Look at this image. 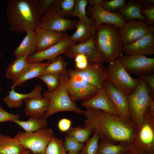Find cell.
I'll return each instance as SVG.
<instances>
[{
  "label": "cell",
  "instance_id": "f35d334b",
  "mask_svg": "<svg viewBox=\"0 0 154 154\" xmlns=\"http://www.w3.org/2000/svg\"><path fill=\"white\" fill-rule=\"evenodd\" d=\"M125 0H104L101 6L105 10L110 12L117 13L126 5Z\"/></svg>",
  "mask_w": 154,
  "mask_h": 154
},
{
  "label": "cell",
  "instance_id": "f6af8a7d",
  "mask_svg": "<svg viewBox=\"0 0 154 154\" xmlns=\"http://www.w3.org/2000/svg\"><path fill=\"white\" fill-rule=\"evenodd\" d=\"M71 124V121L70 120L64 118L59 121L58 123V127L61 132H66L70 128Z\"/></svg>",
  "mask_w": 154,
  "mask_h": 154
},
{
  "label": "cell",
  "instance_id": "7bdbcfd3",
  "mask_svg": "<svg viewBox=\"0 0 154 154\" xmlns=\"http://www.w3.org/2000/svg\"><path fill=\"white\" fill-rule=\"evenodd\" d=\"M74 58L75 66L76 69H84L88 66L89 64L86 57L83 54L78 55Z\"/></svg>",
  "mask_w": 154,
  "mask_h": 154
},
{
  "label": "cell",
  "instance_id": "f546056e",
  "mask_svg": "<svg viewBox=\"0 0 154 154\" xmlns=\"http://www.w3.org/2000/svg\"><path fill=\"white\" fill-rule=\"evenodd\" d=\"M17 124L25 131L33 132L40 129L47 127L48 122L46 119L43 117H30L27 121L15 120L13 122Z\"/></svg>",
  "mask_w": 154,
  "mask_h": 154
},
{
  "label": "cell",
  "instance_id": "8d00e7d4",
  "mask_svg": "<svg viewBox=\"0 0 154 154\" xmlns=\"http://www.w3.org/2000/svg\"><path fill=\"white\" fill-rule=\"evenodd\" d=\"M64 146L66 151L73 154H79L84 146L73 137L65 134Z\"/></svg>",
  "mask_w": 154,
  "mask_h": 154
},
{
  "label": "cell",
  "instance_id": "83f0119b",
  "mask_svg": "<svg viewBox=\"0 0 154 154\" xmlns=\"http://www.w3.org/2000/svg\"><path fill=\"white\" fill-rule=\"evenodd\" d=\"M27 57L24 56L16 58L9 65L5 71V76L7 79L13 81L25 70L29 65L27 62Z\"/></svg>",
  "mask_w": 154,
  "mask_h": 154
},
{
  "label": "cell",
  "instance_id": "8992f818",
  "mask_svg": "<svg viewBox=\"0 0 154 154\" xmlns=\"http://www.w3.org/2000/svg\"><path fill=\"white\" fill-rule=\"evenodd\" d=\"M127 96L131 119L137 126L152 98L150 95L149 88L145 81L139 78L135 90Z\"/></svg>",
  "mask_w": 154,
  "mask_h": 154
},
{
  "label": "cell",
  "instance_id": "9c48e42d",
  "mask_svg": "<svg viewBox=\"0 0 154 154\" xmlns=\"http://www.w3.org/2000/svg\"><path fill=\"white\" fill-rule=\"evenodd\" d=\"M107 68L109 81L116 87L127 94L132 93L135 90L139 78L132 77L118 59L108 63Z\"/></svg>",
  "mask_w": 154,
  "mask_h": 154
},
{
  "label": "cell",
  "instance_id": "1f68e13d",
  "mask_svg": "<svg viewBox=\"0 0 154 154\" xmlns=\"http://www.w3.org/2000/svg\"><path fill=\"white\" fill-rule=\"evenodd\" d=\"M88 4L86 0H76L74 8L69 15L76 17L79 20L86 23H94V21L87 15L86 7Z\"/></svg>",
  "mask_w": 154,
  "mask_h": 154
},
{
  "label": "cell",
  "instance_id": "7402d4cb",
  "mask_svg": "<svg viewBox=\"0 0 154 154\" xmlns=\"http://www.w3.org/2000/svg\"><path fill=\"white\" fill-rule=\"evenodd\" d=\"M9 92V94L5 97L3 100L7 106L9 108H18L23 104V101L29 98H42L41 86L36 85L34 89L27 94L19 93L15 92L14 88H12Z\"/></svg>",
  "mask_w": 154,
  "mask_h": 154
},
{
  "label": "cell",
  "instance_id": "ba28073f",
  "mask_svg": "<svg viewBox=\"0 0 154 154\" xmlns=\"http://www.w3.org/2000/svg\"><path fill=\"white\" fill-rule=\"evenodd\" d=\"M54 135L51 128L46 127L33 132L20 131L14 137L33 154H44L46 147Z\"/></svg>",
  "mask_w": 154,
  "mask_h": 154
},
{
  "label": "cell",
  "instance_id": "5bb4252c",
  "mask_svg": "<svg viewBox=\"0 0 154 154\" xmlns=\"http://www.w3.org/2000/svg\"><path fill=\"white\" fill-rule=\"evenodd\" d=\"M75 43L71 40L68 34L63 33L62 38L58 42L45 50L27 57V62L30 63L47 60L51 62L60 54H64L70 46Z\"/></svg>",
  "mask_w": 154,
  "mask_h": 154
},
{
  "label": "cell",
  "instance_id": "2e32d148",
  "mask_svg": "<svg viewBox=\"0 0 154 154\" xmlns=\"http://www.w3.org/2000/svg\"><path fill=\"white\" fill-rule=\"evenodd\" d=\"M104 88L118 116L131 119L127 94L117 88L110 81L106 84Z\"/></svg>",
  "mask_w": 154,
  "mask_h": 154
},
{
  "label": "cell",
  "instance_id": "8fae6325",
  "mask_svg": "<svg viewBox=\"0 0 154 154\" xmlns=\"http://www.w3.org/2000/svg\"><path fill=\"white\" fill-rule=\"evenodd\" d=\"M77 22L76 21L63 17L52 5L41 16L38 28L62 33L76 28Z\"/></svg>",
  "mask_w": 154,
  "mask_h": 154
},
{
  "label": "cell",
  "instance_id": "4fadbf2b",
  "mask_svg": "<svg viewBox=\"0 0 154 154\" xmlns=\"http://www.w3.org/2000/svg\"><path fill=\"white\" fill-rule=\"evenodd\" d=\"M122 52L126 55L151 56L154 54V27L149 26L147 33L135 41L123 44Z\"/></svg>",
  "mask_w": 154,
  "mask_h": 154
},
{
  "label": "cell",
  "instance_id": "b9f144b4",
  "mask_svg": "<svg viewBox=\"0 0 154 154\" xmlns=\"http://www.w3.org/2000/svg\"><path fill=\"white\" fill-rule=\"evenodd\" d=\"M141 14L146 17L149 26H153L154 23V6L143 8L141 10Z\"/></svg>",
  "mask_w": 154,
  "mask_h": 154
},
{
  "label": "cell",
  "instance_id": "f1b7e54d",
  "mask_svg": "<svg viewBox=\"0 0 154 154\" xmlns=\"http://www.w3.org/2000/svg\"><path fill=\"white\" fill-rule=\"evenodd\" d=\"M131 144H114L102 140L98 144L97 154H123L131 147Z\"/></svg>",
  "mask_w": 154,
  "mask_h": 154
},
{
  "label": "cell",
  "instance_id": "d6986e66",
  "mask_svg": "<svg viewBox=\"0 0 154 154\" xmlns=\"http://www.w3.org/2000/svg\"><path fill=\"white\" fill-rule=\"evenodd\" d=\"M36 39V53L56 44L62 38L63 33L39 28L35 30Z\"/></svg>",
  "mask_w": 154,
  "mask_h": 154
},
{
  "label": "cell",
  "instance_id": "603a6c76",
  "mask_svg": "<svg viewBox=\"0 0 154 154\" xmlns=\"http://www.w3.org/2000/svg\"><path fill=\"white\" fill-rule=\"evenodd\" d=\"M49 63L47 61L45 63L34 62L29 63V66L22 74L13 81L10 89L20 86L28 80L38 77Z\"/></svg>",
  "mask_w": 154,
  "mask_h": 154
},
{
  "label": "cell",
  "instance_id": "681fc988",
  "mask_svg": "<svg viewBox=\"0 0 154 154\" xmlns=\"http://www.w3.org/2000/svg\"><path fill=\"white\" fill-rule=\"evenodd\" d=\"M31 151L29 149H27L26 151L23 154H30Z\"/></svg>",
  "mask_w": 154,
  "mask_h": 154
},
{
  "label": "cell",
  "instance_id": "c3c4849f",
  "mask_svg": "<svg viewBox=\"0 0 154 154\" xmlns=\"http://www.w3.org/2000/svg\"><path fill=\"white\" fill-rule=\"evenodd\" d=\"M123 154H141L136 149L132 147L128 151H126Z\"/></svg>",
  "mask_w": 154,
  "mask_h": 154
},
{
  "label": "cell",
  "instance_id": "7c38bea8",
  "mask_svg": "<svg viewBox=\"0 0 154 154\" xmlns=\"http://www.w3.org/2000/svg\"><path fill=\"white\" fill-rule=\"evenodd\" d=\"M95 34L86 42L70 46L64 54L67 58L70 59L82 54L86 57L89 64H104L107 62L106 59L98 52L95 47Z\"/></svg>",
  "mask_w": 154,
  "mask_h": 154
},
{
  "label": "cell",
  "instance_id": "d4e9b609",
  "mask_svg": "<svg viewBox=\"0 0 154 154\" xmlns=\"http://www.w3.org/2000/svg\"><path fill=\"white\" fill-rule=\"evenodd\" d=\"M95 25L94 23H86L79 20L77 21L75 32L70 36L71 40L79 43L88 40L95 34Z\"/></svg>",
  "mask_w": 154,
  "mask_h": 154
},
{
  "label": "cell",
  "instance_id": "7a4b0ae2",
  "mask_svg": "<svg viewBox=\"0 0 154 154\" xmlns=\"http://www.w3.org/2000/svg\"><path fill=\"white\" fill-rule=\"evenodd\" d=\"M37 0H10L6 12L9 29L20 33H26L38 27L41 16Z\"/></svg>",
  "mask_w": 154,
  "mask_h": 154
},
{
  "label": "cell",
  "instance_id": "74e56055",
  "mask_svg": "<svg viewBox=\"0 0 154 154\" xmlns=\"http://www.w3.org/2000/svg\"><path fill=\"white\" fill-rule=\"evenodd\" d=\"M100 139L98 135L94 133L92 137L86 141L80 154H97Z\"/></svg>",
  "mask_w": 154,
  "mask_h": 154
},
{
  "label": "cell",
  "instance_id": "7dc6e473",
  "mask_svg": "<svg viewBox=\"0 0 154 154\" xmlns=\"http://www.w3.org/2000/svg\"><path fill=\"white\" fill-rule=\"evenodd\" d=\"M104 0H87L89 7L101 5Z\"/></svg>",
  "mask_w": 154,
  "mask_h": 154
},
{
  "label": "cell",
  "instance_id": "9a60e30c",
  "mask_svg": "<svg viewBox=\"0 0 154 154\" xmlns=\"http://www.w3.org/2000/svg\"><path fill=\"white\" fill-rule=\"evenodd\" d=\"M86 11L87 16L94 21L96 29L99 25L105 23L114 25L121 29L126 22L122 14L108 11L100 5L89 6Z\"/></svg>",
  "mask_w": 154,
  "mask_h": 154
},
{
  "label": "cell",
  "instance_id": "e0dca14e",
  "mask_svg": "<svg viewBox=\"0 0 154 154\" xmlns=\"http://www.w3.org/2000/svg\"><path fill=\"white\" fill-rule=\"evenodd\" d=\"M99 90L81 80L70 79L68 82L67 92L74 102L78 100L86 101L96 96Z\"/></svg>",
  "mask_w": 154,
  "mask_h": 154
},
{
  "label": "cell",
  "instance_id": "816d5d0a",
  "mask_svg": "<svg viewBox=\"0 0 154 154\" xmlns=\"http://www.w3.org/2000/svg\"><path fill=\"white\" fill-rule=\"evenodd\" d=\"M66 154H72V153H66Z\"/></svg>",
  "mask_w": 154,
  "mask_h": 154
},
{
  "label": "cell",
  "instance_id": "44dd1931",
  "mask_svg": "<svg viewBox=\"0 0 154 154\" xmlns=\"http://www.w3.org/2000/svg\"><path fill=\"white\" fill-rule=\"evenodd\" d=\"M25 105L24 111L27 116L35 117H43L48 107L50 100L42 98H29L23 100Z\"/></svg>",
  "mask_w": 154,
  "mask_h": 154
},
{
  "label": "cell",
  "instance_id": "db71d44e",
  "mask_svg": "<svg viewBox=\"0 0 154 154\" xmlns=\"http://www.w3.org/2000/svg\"></svg>",
  "mask_w": 154,
  "mask_h": 154
},
{
  "label": "cell",
  "instance_id": "e575fe53",
  "mask_svg": "<svg viewBox=\"0 0 154 154\" xmlns=\"http://www.w3.org/2000/svg\"><path fill=\"white\" fill-rule=\"evenodd\" d=\"M63 140L54 136L49 143L44 154H66Z\"/></svg>",
  "mask_w": 154,
  "mask_h": 154
},
{
  "label": "cell",
  "instance_id": "52a82bcc",
  "mask_svg": "<svg viewBox=\"0 0 154 154\" xmlns=\"http://www.w3.org/2000/svg\"><path fill=\"white\" fill-rule=\"evenodd\" d=\"M67 72L70 79L83 80L99 90L109 81L108 69L104 64H89L84 69H70Z\"/></svg>",
  "mask_w": 154,
  "mask_h": 154
},
{
  "label": "cell",
  "instance_id": "bcb514c9",
  "mask_svg": "<svg viewBox=\"0 0 154 154\" xmlns=\"http://www.w3.org/2000/svg\"><path fill=\"white\" fill-rule=\"evenodd\" d=\"M143 7L146 8L154 6V0H136Z\"/></svg>",
  "mask_w": 154,
  "mask_h": 154
},
{
  "label": "cell",
  "instance_id": "f5cc1de1",
  "mask_svg": "<svg viewBox=\"0 0 154 154\" xmlns=\"http://www.w3.org/2000/svg\"><path fill=\"white\" fill-rule=\"evenodd\" d=\"M32 154H33V153H32Z\"/></svg>",
  "mask_w": 154,
  "mask_h": 154
},
{
  "label": "cell",
  "instance_id": "ee69618b",
  "mask_svg": "<svg viewBox=\"0 0 154 154\" xmlns=\"http://www.w3.org/2000/svg\"><path fill=\"white\" fill-rule=\"evenodd\" d=\"M55 0H38V4L41 16L44 14L53 4Z\"/></svg>",
  "mask_w": 154,
  "mask_h": 154
},
{
  "label": "cell",
  "instance_id": "836d02e7",
  "mask_svg": "<svg viewBox=\"0 0 154 154\" xmlns=\"http://www.w3.org/2000/svg\"><path fill=\"white\" fill-rule=\"evenodd\" d=\"M75 3V0H55L53 6L63 16L70 14L74 10Z\"/></svg>",
  "mask_w": 154,
  "mask_h": 154
},
{
  "label": "cell",
  "instance_id": "30bf717a",
  "mask_svg": "<svg viewBox=\"0 0 154 154\" xmlns=\"http://www.w3.org/2000/svg\"><path fill=\"white\" fill-rule=\"evenodd\" d=\"M125 70L137 76L153 74L154 58L141 55L122 54L118 58Z\"/></svg>",
  "mask_w": 154,
  "mask_h": 154
},
{
  "label": "cell",
  "instance_id": "ac0fdd59",
  "mask_svg": "<svg viewBox=\"0 0 154 154\" xmlns=\"http://www.w3.org/2000/svg\"><path fill=\"white\" fill-rule=\"evenodd\" d=\"M149 25L146 21L131 19L120 29L123 44L134 42L147 33Z\"/></svg>",
  "mask_w": 154,
  "mask_h": 154
},
{
  "label": "cell",
  "instance_id": "3957f363",
  "mask_svg": "<svg viewBox=\"0 0 154 154\" xmlns=\"http://www.w3.org/2000/svg\"><path fill=\"white\" fill-rule=\"evenodd\" d=\"M94 43L96 49L108 63L122 54L123 42L120 29L114 25L102 24L96 28Z\"/></svg>",
  "mask_w": 154,
  "mask_h": 154
},
{
  "label": "cell",
  "instance_id": "277c9868",
  "mask_svg": "<svg viewBox=\"0 0 154 154\" xmlns=\"http://www.w3.org/2000/svg\"><path fill=\"white\" fill-rule=\"evenodd\" d=\"M60 83L54 91L43 92L42 96L49 100L48 109L43 117L47 119L54 114L62 111L75 112L78 114L82 113L83 110L78 107L75 102L72 101L67 92V87L70 78L67 72L60 75Z\"/></svg>",
  "mask_w": 154,
  "mask_h": 154
},
{
  "label": "cell",
  "instance_id": "484cf974",
  "mask_svg": "<svg viewBox=\"0 0 154 154\" xmlns=\"http://www.w3.org/2000/svg\"><path fill=\"white\" fill-rule=\"evenodd\" d=\"M26 149L14 137L0 133V154H23Z\"/></svg>",
  "mask_w": 154,
  "mask_h": 154
},
{
  "label": "cell",
  "instance_id": "6da1fadb",
  "mask_svg": "<svg viewBox=\"0 0 154 154\" xmlns=\"http://www.w3.org/2000/svg\"><path fill=\"white\" fill-rule=\"evenodd\" d=\"M85 108L82 113L86 118L83 128L97 133L101 141L116 144H131L137 126L131 119L91 108Z\"/></svg>",
  "mask_w": 154,
  "mask_h": 154
},
{
  "label": "cell",
  "instance_id": "5b68a950",
  "mask_svg": "<svg viewBox=\"0 0 154 154\" xmlns=\"http://www.w3.org/2000/svg\"><path fill=\"white\" fill-rule=\"evenodd\" d=\"M131 144L141 154H154V114L148 108L137 126Z\"/></svg>",
  "mask_w": 154,
  "mask_h": 154
},
{
  "label": "cell",
  "instance_id": "4316f807",
  "mask_svg": "<svg viewBox=\"0 0 154 154\" xmlns=\"http://www.w3.org/2000/svg\"><path fill=\"white\" fill-rule=\"evenodd\" d=\"M143 7L136 0H128V3L123 8L117 13H119L123 16L124 20L127 22L131 19L147 21L146 17L141 13V10Z\"/></svg>",
  "mask_w": 154,
  "mask_h": 154
},
{
  "label": "cell",
  "instance_id": "4dcf8cb0",
  "mask_svg": "<svg viewBox=\"0 0 154 154\" xmlns=\"http://www.w3.org/2000/svg\"><path fill=\"white\" fill-rule=\"evenodd\" d=\"M50 63L43 70L41 74L46 73H50L61 75L67 72L66 69L68 63L64 58L59 56Z\"/></svg>",
  "mask_w": 154,
  "mask_h": 154
},
{
  "label": "cell",
  "instance_id": "ab89813d",
  "mask_svg": "<svg viewBox=\"0 0 154 154\" xmlns=\"http://www.w3.org/2000/svg\"><path fill=\"white\" fill-rule=\"evenodd\" d=\"M20 120V115L19 113L13 114L5 110L0 105V122Z\"/></svg>",
  "mask_w": 154,
  "mask_h": 154
},
{
  "label": "cell",
  "instance_id": "f907efd6",
  "mask_svg": "<svg viewBox=\"0 0 154 154\" xmlns=\"http://www.w3.org/2000/svg\"><path fill=\"white\" fill-rule=\"evenodd\" d=\"M2 88L1 86L0 85V95L1 92Z\"/></svg>",
  "mask_w": 154,
  "mask_h": 154
},
{
  "label": "cell",
  "instance_id": "60d3db41",
  "mask_svg": "<svg viewBox=\"0 0 154 154\" xmlns=\"http://www.w3.org/2000/svg\"><path fill=\"white\" fill-rule=\"evenodd\" d=\"M140 78L143 79L148 85L151 97H154V74H153L137 75Z\"/></svg>",
  "mask_w": 154,
  "mask_h": 154
},
{
  "label": "cell",
  "instance_id": "d6a6232c",
  "mask_svg": "<svg viewBox=\"0 0 154 154\" xmlns=\"http://www.w3.org/2000/svg\"><path fill=\"white\" fill-rule=\"evenodd\" d=\"M93 132L87 128H82L79 125L75 127H70L66 132V135L74 137L79 142L83 143L88 139L90 135Z\"/></svg>",
  "mask_w": 154,
  "mask_h": 154
},
{
  "label": "cell",
  "instance_id": "cb8c5ba5",
  "mask_svg": "<svg viewBox=\"0 0 154 154\" xmlns=\"http://www.w3.org/2000/svg\"><path fill=\"white\" fill-rule=\"evenodd\" d=\"M25 37L13 52L16 58L31 56L36 51V39L35 30L28 31Z\"/></svg>",
  "mask_w": 154,
  "mask_h": 154
},
{
  "label": "cell",
  "instance_id": "ffe728a7",
  "mask_svg": "<svg viewBox=\"0 0 154 154\" xmlns=\"http://www.w3.org/2000/svg\"><path fill=\"white\" fill-rule=\"evenodd\" d=\"M81 105L84 107H89L118 116L108 98L104 88L99 90L97 94L91 99L82 101Z\"/></svg>",
  "mask_w": 154,
  "mask_h": 154
},
{
  "label": "cell",
  "instance_id": "d590c367",
  "mask_svg": "<svg viewBox=\"0 0 154 154\" xmlns=\"http://www.w3.org/2000/svg\"><path fill=\"white\" fill-rule=\"evenodd\" d=\"M60 75L55 73H46L43 74L38 78L42 80L46 85L47 91L51 92L55 90L58 86Z\"/></svg>",
  "mask_w": 154,
  "mask_h": 154
}]
</instances>
